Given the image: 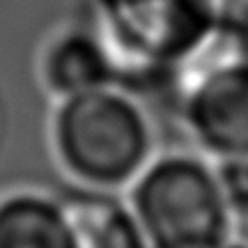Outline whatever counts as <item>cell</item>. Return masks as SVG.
<instances>
[{
	"instance_id": "5",
	"label": "cell",
	"mask_w": 248,
	"mask_h": 248,
	"mask_svg": "<svg viewBox=\"0 0 248 248\" xmlns=\"http://www.w3.org/2000/svg\"><path fill=\"white\" fill-rule=\"evenodd\" d=\"M39 71L46 90L58 99L117 85L113 58L92 26L58 32L46 46Z\"/></svg>"
},
{
	"instance_id": "1",
	"label": "cell",
	"mask_w": 248,
	"mask_h": 248,
	"mask_svg": "<svg viewBox=\"0 0 248 248\" xmlns=\"http://www.w3.org/2000/svg\"><path fill=\"white\" fill-rule=\"evenodd\" d=\"M94 21L117 85L131 94L170 88L223 26L216 0H94Z\"/></svg>"
},
{
	"instance_id": "3",
	"label": "cell",
	"mask_w": 248,
	"mask_h": 248,
	"mask_svg": "<svg viewBox=\"0 0 248 248\" xmlns=\"http://www.w3.org/2000/svg\"><path fill=\"white\" fill-rule=\"evenodd\" d=\"M147 248H223L230 244L232 214L204 159L172 152L150 163L129 193Z\"/></svg>"
},
{
	"instance_id": "6",
	"label": "cell",
	"mask_w": 248,
	"mask_h": 248,
	"mask_svg": "<svg viewBox=\"0 0 248 248\" xmlns=\"http://www.w3.org/2000/svg\"><path fill=\"white\" fill-rule=\"evenodd\" d=\"M58 198L76 248H147L129 202L113 191L76 186Z\"/></svg>"
},
{
	"instance_id": "4",
	"label": "cell",
	"mask_w": 248,
	"mask_h": 248,
	"mask_svg": "<svg viewBox=\"0 0 248 248\" xmlns=\"http://www.w3.org/2000/svg\"><path fill=\"white\" fill-rule=\"evenodd\" d=\"M193 140L216 159H248V55L198 74L177 97Z\"/></svg>"
},
{
	"instance_id": "2",
	"label": "cell",
	"mask_w": 248,
	"mask_h": 248,
	"mask_svg": "<svg viewBox=\"0 0 248 248\" xmlns=\"http://www.w3.org/2000/svg\"><path fill=\"white\" fill-rule=\"evenodd\" d=\"M53 145L64 170L80 186L113 191L131 184L150 163L154 131L136 94L106 85L60 99Z\"/></svg>"
},
{
	"instance_id": "8",
	"label": "cell",
	"mask_w": 248,
	"mask_h": 248,
	"mask_svg": "<svg viewBox=\"0 0 248 248\" xmlns=\"http://www.w3.org/2000/svg\"><path fill=\"white\" fill-rule=\"evenodd\" d=\"M214 172L230 214L248 209V159H216Z\"/></svg>"
},
{
	"instance_id": "10",
	"label": "cell",
	"mask_w": 248,
	"mask_h": 248,
	"mask_svg": "<svg viewBox=\"0 0 248 248\" xmlns=\"http://www.w3.org/2000/svg\"><path fill=\"white\" fill-rule=\"evenodd\" d=\"M223 248H244V246H239V244H234V241H230V244H225Z\"/></svg>"
},
{
	"instance_id": "7",
	"label": "cell",
	"mask_w": 248,
	"mask_h": 248,
	"mask_svg": "<svg viewBox=\"0 0 248 248\" xmlns=\"http://www.w3.org/2000/svg\"><path fill=\"white\" fill-rule=\"evenodd\" d=\"M0 248H76L60 198L42 191L0 198Z\"/></svg>"
},
{
	"instance_id": "9",
	"label": "cell",
	"mask_w": 248,
	"mask_h": 248,
	"mask_svg": "<svg viewBox=\"0 0 248 248\" xmlns=\"http://www.w3.org/2000/svg\"><path fill=\"white\" fill-rule=\"evenodd\" d=\"M230 241L248 248V209L232 214V225H230Z\"/></svg>"
}]
</instances>
